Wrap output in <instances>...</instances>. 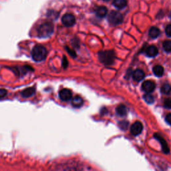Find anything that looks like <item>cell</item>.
<instances>
[{
	"label": "cell",
	"mask_w": 171,
	"mask_h": 171,
	"mask_svg": "<svg viewBox=\"0 0 171 171\" xmlns=\"http://www.w3.org/2000/svg\"><path fill=\"white\" fill-rule=\"evenodd\" d=\"M166 121L169 124L171 125V113L168 114L166 116Z\"/></svg>",
	"instance_id": "484cf974"
},
{
	"label": "cell",
	"mask_w": 171,
	"mask_h": 171,
	"mask_svg": "<svg viewBox=\"0 0 171 171\" xmlns=\"http://www.w3.org/2000/svg\"><path fill=\"white\" fill-rule=\"evenodd\" d=\"M99 59L105 65H111L114 62L115 55L114 51L107 50L102 51L98 54Z\"/></svg>",
	"instance_id": "3957f363"
},
{
	"label": "cell",
	"mask_w": 171,
	"mask_h": 171,
	"mask_svg": "<svg viewBox=\"0 0 171 171\" xmlns=\"http://www.w3.org/2000/svg\"><path fill=\"white\" fill-rule=\"evenodd\" d=\"M145 76V72L142 70H140V69L136 70L132 74L133 79L135 81H137V82L141 81L142 79H144Z\"/></svg>",
	"instance_id": "30bf717a"
},
{
	"label": "cell",
	"mask_w": 171,
	"mask_h": 171,
	"mask_svg": "<svg viewBox=\"0 0 171 171\" xmlns=\"http://www.w3.org/2000/svg\"><path fill=\"white\" fill-rule=\"evenodd\" d=\"M164 106L166 108H171V99L167 98L164 102Z\"/></svg>",
	"instance_id": "7402d4cb"
},
{
	"label": "cell",
	"mask_w": 171,
	"mask_h": 171,
	"mask_svg": "<svg viewBox=\"0 0 171 171\" xmlns=\"http://www.w3.org/2000/svg\"><path fill=\"white\" fill-rule=\"evenodd\" d=\"M170 19H171V12H170Z\"/></svg>",
	"instance_id": "f1b7e54d"
},
{
	"label": "cell",
	"mask_w": 171,
	"mask_h": 171,
	"mask_svg": "<svg viewBox=\"0 0 171 171\" xmlns=\"http://www.w3.org/2000/svg\"><path fill=\"white\" fill-rule=\"evenodd\" d=\"M144 100L148 104H153L154 101V97L150 94H146L144 96Z\"/></svg>",
	"instance_id": "44dd1931"
},
{
	"label": "cell",
	"mask_w": 171,
	"mask_h": 171,
	"mask_svg": "<svg viewBox=\"0 0 171 171\" xmlns=\"http://www.w3.org/2000/svg\"><path fill=\"white\" fill-rule=\"evenodd\" d=\"M145 52H146V54L147 55V56L153 58L157 56V54H158V50L156 46H150L147 47Z\"/></svg>",
	"instance_id": "9c48e42d"
},
{
	"label": "cell",
	"mask_w": 171,
	"mask_h": 171,
	"mask_svg": "<svg viewBox=\"0 0 171 171\" xmlns=\"http://www.w3.org/2000/svg\"><path fill=\"white\" fill-rule=\"evenodd\" d=\"M35 92V89L33 87H30L23 90L22 92V96L23 98H30L32 96Z\"/></svg>",
	"instance_id": "8fae6325"
},
{
	"label": "cell",
	"mask_w": 171,
	"mask_h": 171,
	"mask_svg": "<svg viewBox=\"0 0 171 171\" xmlns=\"http://www.w3.org/2000/svg\"><path fill=\"white\" fill-rule=\"evenodd\" d=\"M96 15L99 18H104L108 14V10L104 6H100L96 11Z\"/></svg>",
	"instance_id": "5bb4252c"
},
{
	"label": "cell",
	"mask_w": 171,
	"mask_h": 171,
	"mask_svg": "<svg viewBox=\"0 0 171 171\" xmlns=\"http://www.w3.org/2000/svg\"><path fill=\"white\" fill-rule=\"evenodd\" d=\"M165 32L168 36L171 37V24L166 26V30H165Z\"/></svg>",
	"instance_id": "cb8c5ba5"
},
{
	"label": "cell",
	"mask_w": 171,
	"mask_h": 171,
	"mask_svg": "<svg viewBox=\"0 0 171 171\" xmlns=\"http://www.w3.org/2000/svg\"><path fill=\"white\" fill-rule=\"evenodd\" d=\"M62 22L66 27H71L74 25L75 22V17L71 14H66L63 15L62 18Z\"/></svg>",
	"instance_id": "5b68a950"
},
{
	"label": "cell",
	"mask_w": 171,
	"mask_h": 171,
	"mask_svg": "<svg viewBox=\"0 0 171 171\" xmlns=\"http://www.w3.org/2000/svg\"><path fill=\"white\" fill-rule=\"evenodd\" d=\"M142 128L143 126L140 122H135L132 125V126H131L130 132L132 135H134V136H138V135H139L142 132Z\"/></svg>",
	"instance_id": "52a82bcc"
},
{
	"label": "cell",
	"mask_w": 171,
	"mask_h": 171,
	"mask_svg": "<svg viewBox=\"0 0 171 171\" xmlns=\"http://www.w3.org/2000/svg\"><path fill=\"white\" fill-rule=\"evenodd\" d=\"M117 114L120 116H124L127 114L126 107L124 105H120L117 107L116 108Z\"/></svg>",
	"instance_id": "ac0fdd59"
},
{
	"label": "cell",
	"mask_w": 171,
	"mask_h": 171,
	"mask_svg": "<svg viewBox=\"0 0 171 171\" xmlns=\"http://www.w3.org/2000/svg\"><path fill=\"white\" fill-rule=\"evenodd\" d=\"M7 90L5 89H0V100L5 98L7 95Z\"/></svg>",
	"instance_id": "603a6c76"
},
{
	"label": "cell",
	"mask_w": 171,
	"mask_h": 171,
	"mask_svg": "<svg viewBox=\"0 0 171 171\" xmlns=\"http://www.w3.org/2000/svg\"><path fill=\"white\" fill-rule=\"evenodd\" d=\"M47 51L46 47L41 45H37L34 47L31 51V57L34 61L40 62L46 58Z\"/></svg>",
	"instance_id": "7a4b0ae2"
},
{
	"label": "cell",
	"mask_w": 171,
	"mask_h": 171,
	"mask_svg": "<svg viewBox=\"0 0 171 171\" xmlns=\"http://www.w3.org/2000/svg\"><path fill=\"white\" fill-rule=\"evenodd\" d=\"M83 99L80 96H78L73 98L72 100H71V104H72V106L75 107V108H79V107H81L83 105Z\"/></svg>",
	"instance_id": "4fadbf2b"
},
{
	"label": "cell",
	"mask_w": 171,
	"mask_h": 171,
	"mask_svg": "<svg viewBox=\"0 0 171 171\" xmlns=\"http://www.w3.org/2000/svg\"><path fill=\"white\" fill-rule=\"evenodd\" d=\"M39 38H46L51 36L54 32V25L50 22H46L38 27L37 30Z\"/></svg>",
	"instance_id": "6da1fadb"
},
{
	"label": "cell",
	"mask_w": 171,
	"mask_h": 171,
	"mask_svg": "<svg viewBox=\"0 0 171 171\" xmlns=\"http://www.w3.org/2000/svg\"><path fill=\"white\" fill-rule=\"evenodd\" d=\"M66 49L67 50V51H68V53L71 55V56H73V57H75V53L74 52V51L73 50H70V48H68V47H66Z\"/></svg>",
	"instance_id": "4316f807"
},
{
	"label": "cell",
	"mask_w": 171,
	"mask_h": 171,
	"mask_svg": "<svg viewBox=\"0 0 171 171\" xmlns=\"http://www.w3.org/2000/svg\"><path fill=\"white\" fill-rule=\"evenodd\" d=\"M161 91L162 94H169L171 92V86L169 84H168V83H165V84L162 86Z\"/></svg>",
	"instance_id": "d6986e66"
},
{
	"label": "cell",
	"mask_w": 171,
	"mask_h": 171,
	"mask_svg": "<svg viewBox=\"0 0 171 171\" xmlns=\"http://www.w3.org/2000/svg\"><path fill=\"white\" fill-rule=\"evenodd\" d=\"M149 36L152 38H157L159 36V35L161 34L160 30L156 27H151L150 30H149Z\"/></svg>",
	"instance_id": "2e32d148"
},
{
	"label": "cell",
	"mask_w": 171,
	"mask_h": 171,
	"mask_svg": "<svg viewBox=\"0 0 171 171\" xmlns=\"http://www.w3.org/2000/svg\"><path fill=\"white\" fill-rule=\"evenodd\" d=\"M59 98L63 101H68L72 98V94L68 89H62L59 92Z\"/></svg>",
	"instance_id": "ba28073f"
},
{
	"label": "cell",
	"mask_w": 171,
	"mask_h": 171,
	"mask_svg": "<svg viewBox=\"0 0 171 171\" xmlns=\"http://www.w3.org/2000/svg\"><path fill=\"white\" fill-rule=\"evenodd\" d=\"M126 4V0H114L113 2V5L118 9H123Z\"/></svg>",
	"instance_id": "e0dca14e"
},
{
	"label": "cell",
	"mask_w": 171,
	"mask_h": 171,
	"mask_svg": "<svg viewBox=\"0 0 171 171\" xmlns=\"http://www.w3.org/2000/svg\"><path fill=\"white\" fill-rule=\"evenodd\" d=\"M104 1H106V2H108V1H110V0H104Z\"/></svg>",
	"instance_id": "f546056e"
},
{
	"label": "cell",
	"mask_w": 171,
	"mask_h": 171,
	"mask_svg": "<svg viewBox=\"0 0 171 171\" xmlns=\"http://www.w3.org/2000/svg\"><path fill=\"white\" fill-rule=\"evenodd\" d=\"M155 88H156V85H155L154 82L150 80H147L144 82L142 85V90L146 94H150L153 92Z\"/></svg>",
	"instance_id": "8992f818"
},
{
	"label": "cell",
	"mask_w": 171,
	"mask_h": 171,
	"mask_svg": "<svg viewBox=\"0 0 171 171\" xmlns=\"http://www.w3.org/2000/svg\"><path fill=\"white\" fill-rule=\"evenodd\" d=\"M163 49L165 50L166 52H171V41L166 40L162 43Z\"/></svg>",
	"instance_id": "ffe728a7"
},
{
	"label": "cell",
	"mask_w": 171,
	"mask_h": 171,
	"mask_svg": "<svg viewBox=\"0 0 171 171\" xmlns=\"http://www.w3.org/2000/svg\"><path fill=\"white\" fill-rule=\"evenodd\" d=\"M153 72L157 77H161L164 74V68L161 65H157L153 67Z\"/></svg>",
	"instance_id": "9a60e30c"
},
{
	"label": "cell",
	"mask_w": 171,
	"mask_h": 171,
	"mask_svg": "<svg viewBox=\"0 0 171 171\" xmlns=\"http://www.w3.org/2000/svg\"><path fill=\"white\" fill-rule=\"evenodd\" d=\"M62 66L63 67H67V66H68V62H67V60L66 57L63 58V60H62Z\"/></svg>",
	"instance_id": "d4e9b609"
},
{
	"label": "cell",
	"mask_w": 171,
	"mask_h": 171,
	"mask_svg": "<svg viewBox=\"0 0 171 171\" xmlns=\"http://www.w3.org/2000/svg\"><path fill=\"white\" fill-rule=\"evenodd\" d=\"M155 137L157 138V140L160 141L161 144L162 145V149H163V150H164V152L165 153H169V149L168 145H167V144H166V141L165 140V139L158 134L155 135Z\"/></svg>",
	"instance_id": "7c38bea8"
},
{
	"label": "cell",
	"mask_w": 171,
	"mask_h": 171,
	"mask_svg": "<svg viewBox=\"0 0 171 171\" xmlns=\"http://www.w3.org/2000/svg\"><path fill=\"white\" fill-rule=\"evenodd\" d=\"M108 19L110 24L112 26H118L120 25L122 22L123 15L120 12H118V11H112L108 15Z\"/></svg>",
	"instance_id": "277c9868"
},
{
	"label": "cell",
	"mask_w": 171,
	"mask_h": 171,
	"mask_svg": "<svg viewBox=\"0 0 171 171\" xmlns=\"http://www.w3.org/2000/svg\"><path fill=\"white\" fill-rule=\"evenodd\" d=\"M63 171H83L82 170H79V169H66Z\"/></svg>",
	"instance_id": "83f0119b"
}]
</instances>
